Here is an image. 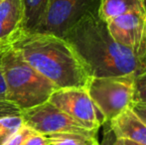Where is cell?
<instances>
[{
  "label": "cell",
  "instance_id": "obj_5",
  "mask_svg": "<svg viewBox=\"0 0 146 145\" xmlns=\"http://www.w3.org/2000/svg\"><path fill=\"white\" fill-rule=\"evenodd\" d=\"M100 0H49L44 19L34 32L64 38L88 14L98 13Z\"/></svg>",
  "mask_w": 146,
  "mask_h": 145
},
{
  "label": "cell",
  "instance_id": "obj_8",
  "mask_svg": "<svg viewBox=\"0 0 146 145\" xmlns=\"http://www.w3.org/2000/svg\"><path fill=\"white\" fill-rule=\"evenodd\" d=\"M110 36L138 59L146 61V12H129L106 23Z\"/></svg>",
  "mask_w": 146,
  "mask_h": 145
},
{
  "label": "cell",
  "instance_id": "obj_6",
  "mask_svg": "<svg viewBox=\"0 0 146 145\" xmlns=\"http://www.w3.org/2000/svg\"><path fill=\"white\" fill-rule=\"evenodd\" d=\"M21 115L26 125L43 135L71 133L92 138L96 137L98 133L80 124L50 101L22 110Z\"/></svg>",
  "mask_w": 146,
  "mask_h": 145
},
{
  "label": "cell",
  "instance_id": "obj_10",
  "mask_svg": "<svg viewBox=\"0 0 146 145\" xmlns=\"http://www.w3.org/2000/svg\"><path fill=\"white\" fill-rule=\"evenodd\" d=\"M108 123L115 139L146 145V125L131 109L124 110Z\"/></svg>",
  "mask_w": 146,
  "mask_h": 145
},
{
  "label": "cell",
  "instance_id": "obj_25",
  "mask_svg": "<svg viewBox=\"0 0 146 145\" xmlns=\"http://www.w3.org/2000/svg\"><path fill=\"white\" fill-rule=\"evenodd\" d=\"M3 45H7V44H0V46H3ZM11 46V45H10Z\"/></svg>",
  "mask_w": 146,
  "mask_h": 145
},
{
  "label": "cell",
  "instance_id": "obj_2",
  "mask_svg": "<svg viewBox=\"0 0 146 145\" xmlns=\"http://www.w3.org/2000/svg\"><path fill=\"white\" fill-rule=\"evenodd\" d=\"M11 47L57 89H87L92 79L75 50L63 38L24 32Z\"/></svg>",
  "mask_w": 146,
  "mask_h": 145
},
{
  "label": "cell",
  "instance_id": "obj_21",
  "mask_svg": "<svg viewBox=\"0 0 146 145\" xmlns=\"http://www.w3.org/2000/svg\"><path fill=\"white\" fill-rule=\"evenodd\" d=\"M87 145H100V144L98 143L96 137H94V138H90V139L88 140V142L87 143Z\"/></svg>",
  "mask_w": 146,
  "mask_h": 145
},
{
  "label": "cell",
  "instance_id": "obj_1",
  "mask_svg": "<svg viewBox=\"0 0 146 145\" xmlns=\"http://www.w3.org/2000/svg\"><path fill=\"white\" fill-rule=\"evenodd\" d=\"M63 39L75 50L90 77L137 73L146 68V61L114 41L98 13L84 17Z\"/></svg>",
  "mask_w": 146,
  "mask_h": 145
},
{
  "label": "cell",
  "instance_id": "obj_26",
  "mask_svg": "<svg viewBox=\"0 0 146 145\" xmlns=\"http://www.w3.org/2000/svg\"><path fill=\"white\" fill-rule=\"evenodd\" d=\"M144 3H145V8H146V0H144Z\"/></svg>",
  "mask_w": 146,
  "mask_h": 145
},
{
  "label": "cell",
  "instance_id": "obj_20",
  "mask_svg": "<svg viewBox=\"0 0 146 145\" xmlns=\"http://www.w3.org/2000/svg\"><path fill=\"white\" fill-rule=\"evenodd\" d=\"M0 99H6V89L5 83H4L3 81V77H2L1 73V69H0Z\"/></svg>",
  "mask_w": 146,
  "mask_h": 145
},
{
  "label": "cell",
  "instance_id": "obj_15",
  "mask_svg": "<svg viewBox=\"0 0 146 145\" xmlns=\"http://www.w3.org/2000/svg\"><path fill=\"white\" fill-rule=\"evenodd\" d=\"M146 103V68L135 73L133 87V103Z\"/></svg>",
  "mask_w": 146,
  "mask_h": 145
},
{
  "label": "cell",
  "instance_id": "obj_18",
  "mask_svg": "<svg viewBox=\"0 0 146 145\" xmlns=\"http://www.w3.org/2000/svg\"><path fill=\"white\" fill-rule=\"evenodd\" d=\"M23 145H51V140L47 135L35 132L25 140Z\"/></svg>",
  "mask_w": 146,
  "mask_h": 145
},
{
  "label": "cell",
  "instance_id": "obj_9",
  "mask_svg": "<svg viewBox=\"0 0 146 145\" xmlns=\"http://www.w3.org/2000/svg\"><path fill=\"white\" fill-rule=\"evenodd\" d=\"M22 0H3L0 3V44L12 45L24 33Z\"/></svg>",
  "mask_w": 146,
  "mask_h": 145
},
{
  "label": "cell",
  "instance_id": "obj_7",
  "mask_svg": "<svg viewBox=\"0 0 146 145\" xmlns=\"http://www.w3.org/2000/svg\"><path fill=\"white\" fill-rule=\"evenodd\" d=\"M80 124L98 132L104 124V118L92 101L87 89H60L52 93L49 101Z\"/></svg>",
  "mask_w": 146,
  "mask_h": 145
},
{
  "label": "cell",
  "instance_id": "obj_4",
  "mask_svg": "<svg viewBox=\"0 0 146 145\" xmlns=\"http://www.w3.org/2000/svg\"><path fill=\"white\" fill-rule=\"evenodd\" d=\"M135 73L106 77H92L87 91L108 123L131 107Z\"/></svg>",
  "mask_w": 146,
  "mask_h": 145
},
{
  "label": "cell",
  "instance_id": "obj_23",
  "mask_svg": "<svg viewBox=\"0 0 146 145\" xmlns=\"http://www.w3.org/2000/svg\"><path fill=\"white\" fill-rule=\"evenodd\" d=\"M10 47H11L10 45H3V46H0V56H1L6 50H8Z\"/></svg>",
  "mask_w": 146,
  "mask_h": 145
},
{
  "label": "cell",
  "instance_id": "obj_11",
  "mask_svg": "<svg viewBox=\"0 0 146 145\" xmlns=\"http://www.w3.org/2000/svg\"><path fill=\"white\" fill-rule=\"evenodd\" d=\"M146 12L144 0H100L98 17L106 23L129 12Z\"/></svg>",
  "mask_w": 146,
  "mask_h": 145
},
{
  "label": "cell",
  "instance_id": "obj_13",
  "mask_svg": "<svg viewBox=\"0 0 146 145\" xmlns=\"http://www.w3.org/2000/svg\"><path fill=\"white\" fill-rule=\"evenodd\" d=\"M25 124L22 115L4 116L0 118V145H3Z\"/></svg>",
  "mask_w": 146,
  "mask_h": 145
},
{
  "label": "cell",
  "instance_id": "obj_12",
  "mask_svg": "<svg viewBox=\"0 0 146 145\" xmlns=\"http://www.w3.org/2000/svg\"><path fill=\"white\" fill-rule=\"evenodd\" d=\"M24 7V31L33 33L44 19L49 0H22Z\"/></svg>",
  "mask_w": 146,
  "mask_h": 145
},
{
  "label": "cell",
  "instance_id": "obj_17",
  "mask_svg": "<svg viewBox=\"0 0 146 145\" xmlns=\"http://www.w3.org/2000/svg\"><path fill=\"white\" fill-rule=\"evenodd\" d=\"M21 113L22 110L17 105L6 99H0V118L4 116L21 115Z\"/></svg>",
  "mask_w": 146,
  "mask_h": 145
},
{
  "label": "cell",
  "instance_id": "obj_16",
  "mask_svg": "<svg viewBox=\"0 0 146 145\" xmlns=\"http://www.w3.org/2000/svg\"><path fill=\"white\" fill-rule=\"evenodd\" d=\"M33 133H35L34 130L31 129L29 126H27L26 124H24V125L22 126L15 134H13L3 145H23L25 140L27 139L30 135H32Z\"/></svg>",
  "mask_w": 146,
  "mask_h": 145
},
{
  "label": "cell",
  "instance_id": "obj_24",
  "mask_svg": "<svg viewBox=\"0 0 146 145\" xmlns=\"http://www.w3.org/2000/svg\"><path fill=\"white\" fill-rule=\"evenodd\" d=\"M121 141H122V144L123 145H141V144L135 143V142L129 141V140H121Z\"/></svg>",
  "mask_w": 146,
  "mask_h": 145
},
{
  "label": "cell",
  "instance_id": "obj_22",
  "mask_svg": "<svg viewBox=\"0 0 146 145\" xmlns=\"http://www.w3.org/2000/svg\"><path fill=\"white\" fill-rule=\"evenodd\" d=\"M108 145H123V144L120 139H115V138L113 137V140H112L111 142H110Z\"/></svg>",
  "mask_w": 146,
  "mask_h": 145
},
{
  "label": "cell",
  "instance_id": "obj_3",
  "mask_svg": "<svg viewBox=\"0 0 146 145\" xmlns=\"http://www.w3.org/2000/svg\"><path fill=\"white\" fill-rule=\"evenodd\" d=\"M6 101L26 110L49 101L57 87L10 47L0 57Z\"/></svg>",
  "mask_w": 146,
  "mask_h": 145
},
{
  "label": "cell",
  "instance_id": "obj_14",
  "mask_svg": "<svg viewBox=\"0 0 146 145\" xmlns=\"http://www.w3.org/2000/svg\"><path fill=\"white\" fill-rule=\"evenodd\" d=\"M47 136L50 138L51 145H87L88 140L90 139V137L71 133L52 134Z\"/></svg>",
  "mask_w": 146,
  "mask_h": 145
},
{
  "label": "cell",
  "instance_id": "obj_19",
  "mask_svg": "<svg viewBox=\"0 0 146 145\" xmlns=\"http://www.w3.org/2000/svg\"><path fill=\"white\" fill-rule=\"evenodd\" d=\"M135 114L144 122L146 125V103H132L130 107Z\"/></svg>",
  "mask_w": 146,
  "mask_h": 145
},
{
  "label": "cell",
  "instance_id": "obj_27",
  "mask_svg": "<svg viewBox=\"0 0 146 145\" xmlns=\"http://www.w3.org/2000/svg\"><path fill=\"white\" fill-rule=\"evenodd\" d=\"M2 1H3V0H0V3H1V2H2Z\"/></svg>",
  "mask_w": 146,
  "mask_h": 145
}]
</instances>
